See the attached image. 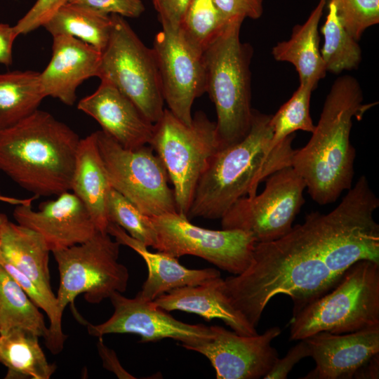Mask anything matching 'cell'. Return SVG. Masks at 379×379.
<instances>
[{"label":"cell","mask_w":379,"mask_h":379,"mask_svg":"<svg viewBox=\"0 0 379 379\" xmlns=\"http://www.w3.org/2000/svg\"><path fill=\"white\" fill-rule=\"evenodd\" d=\"M378 206L362 175L329 213L312 211L282 237L256 243L249 266L224 279L231 303L256 328L274 296L288 295L294 315L330 291L356 262L379 263Z\"/></svg>","instance_id":"cell-1"},{"label":"cell","mask_w":379,"mask_h":379,"mask_svg":"<svg viewBox=\"0 0 379 379\" xmlns=\"http://www.w3.org/2000/svg\"><path fill=\"white\" fill-rule=\"evenodd\" d=\"M358 81L338 77L326 97L308 142L295 149L291 166L306 184L311 198L321 205L335 202L352 186L356 152L350 142L352 119L360 120L376 102L363 103Z\"/></svg>","instance_id":"cell-2"},{"label":"cell","mask_w":379,"mask_h":379,"mask_svg":"<svg viewBox=\"0 0 379 379\" xmlns=\"http://www.w3.org/2000/svg\"><path fill=\"white\" fill-rule=\"evenodd\" d=\"M271 117L253 109L247 135L213 155L195 190L187 215L189 220L221 219L238 199L255 196L268 176L291 166L295 134L271 149Z\"/></svg>","instance_id":"cell-3"},{"label":"cell","mask_w":379,"mask_h":379,"mask_svg":"<svg viewBox=\"0 0 379 379\" xmlns=\"http://www.w3.org/2000/svg\"><path fill=\"white\" fill-rule=\"evenodd\" d=\"M80 138L50 113L37 109L0 131V170L37 196L71 190Z\"/></svg>","instance_id":"cell-4"},{"label":"cell","mask_w":379,"mask_h":379,"mask_svg":"<svg viewBox=\"0 0 379 379\" xmlns=\"http://www.w3.org/2000/svg\"><path fill=\"white\" fill-rule=\"evenodd\" d=\"M242 22H227L203 53L206 92L215 108L220 149L241 140L251 124L253 48L240 40Z\"/></svg>","instance_id":"cell-5"},{"label":"cell","mask_w":379,"mask_h":379,"mask_svg":"<svg viewBox=\"0 0 379 379\" xmlns=\"http://www.w3.org/2000/svg\"><path fill=\"white\" fill-rule=\"evenodd\" d=\"M290 340L324 331L347 333L379 326V263L361 260L328 293L293 315Z\"/></svg>","instance_id":"cell-6"},{"label":"cell","mask_w":379,"mask_h":379,"mask_svg":"<svg viewBox=\"0 0 379 379\" xmlns=\"http://www.w3.org/2000/svg\"><path fill=\"white\" fill-rule=\"evenodd\" d=\"M149 145L173 185L177 212L187 217L198 182L220 149L215 121L199 111L186 124L165 109Z\"/></svg>","instance_id":"cell-7"},{"label":"cell","mask_w":379,"mask_h":379,"mask_svg":"<svg viewBox=\"0 0 379 379\" xmlns=\"http://www.w3.org/2000/svg\"><path fill=\"white\" fill-rule=\"evenodd\" d=\"M112 18L110 37L102 52L98 77L115 86L154 124L165 109L153 50L142 42L124 17L112 14Z\"/></svg>","instance_id":"cell-8"},{"label":"cell","mask_w":379,"mask_h":379,"mask_svg":"<svg viewBox=\"0 0 379 379\" xmlns=\"http://www.w3.org/2000/svg\"><path fill=\"white\" fill-rule=\"evenodd\" d=\"M120 245L107 232L97 230L84 243L53 251L60 274L56 298L61 314L81 293L97 304L126 290L129 273L118 261Z\"/></svg>","instance_id":"cell-9"},{"label":"cell","mask_w":379,"mask_h":379,"mask_svg":"<svg viewBox=\"0 0 379 379\" xmlns=\"http://www.w3.org/2000/svg\"><path fill=\"white\" fill-rule=\"evenodd\" d=\"M95 133L113 189L149 217L178 213L166 170L150 145L126 149L102 130Z\"/></svg>","instance_id":"cell-10"},{"label":"cell","mask_w":379,"mask_h":379,"mask_svg":"<svg viewBox=\"0 0 379 379\" xmlns=\"http://www.w3.org/2000/svg\"><path fill=\"white\" fill-rule=\"evenodd\" d=\"M259 194L238 199L221 218L222 229L248 233L256 243L268 242L286 235L305 203L306 184L291 166L265 179Z\"/></svg>","instance_id":"cell-11"},{"label":"cell","mask_w":379,"mask_h":379,"mask_svg":"<svg viewBox=\"0 0 379 379\" xmlns=\"http://www.w3.org/2000/svg\"><path fill=\"white\" fill-rule=\"evenodd\" d=\"M157 234L154 249L175 258L190 255L207 260L233 275L251 264L255 239L239 230H209L192 224L184 215L151 217Z\"/></svg>","instance_id":"cell-12"},{"label":"cell","mask_w":379,"mask_h":379,"mask_svg":"<svg viewBox=\"0 0 379 379\" xmlns=\"http://www.w3.org/2000/svg\"><path fill=\"white\" fill-rule=\"evenodd\" d=\"M152 48L168 109L190 124L194 101L206 93L204 51L180 27H162L155 36Z\"/></svg>","instance_id":"cell-13"},{"label":"cell","mask_w":379,"mask_h":379,"mask_svg":"<svg viewBox=\"0 0 379 379\" xmlns=\"http://www.w3.org/2000/svg\"><path fill=\"white\" fill-rule=\"evenodd\" d=\"M114 312L106 321L93 325L87 323L88 332L95 337L110 333H131L140 337V343L171 338L185 349L207 341L213 336L211 326L190 324L176 319L166 310L138 295L129 298L114 292L109 298Z\"/></svg>","instance_id":"cell-14"},{"label":"cell","mask_w":379,"mask_h":379,"mask_svg":"<svg viewBox=\"0 0 379 379\" xmlns=\"http://www.w3.org/2000/svg\"><path fill=\"white\" fill-rule=\"evenodd\" d=\"M213 336L187 350L206 357L218 379H259L264 378L279 359L272 341L280 335L278 326L262 334L244 335L220 326H211Z\"/></svg>","instance_id":"cell-15"},{"label":"cell","mask_w":379,"mask_h":379,"mask_svg":"<svg viewBox=\"0 0 379 379\" xmlns=\"http://www.w3.org/2000/svg\"><path fill=\"white\" fill-rule=\"evenodd\" d=\"M13 215L18 224L40 234L51 252L84 243L97 231L84 204L69 191L41 203L38 211L19 204Z\"/></svg>","instance_id":"cell-16"},{"label":"cell","mask_w":379,"mask_h":379,"mask_svg":"<svg viewBox=\"0 0 379 379\" xmlns=\"http://www.w3.org/2000/svg\"><path fill=\"white\" fill-rule=\"evenodd\" d=\"M305 340L316 367L304 378H353L379 354V326L342 334L321 331Z\"/></svg>","instance_id":"cell-17"},{"label":"cell","mask_w":379,"mask_h":379,"mask_svg":"<svg viewBox=\"0 0 379 379\" xmlns=\"http://www.w3.org/2000/svg\"><path fill=\"white\" fill-rule=\"evenodd\" d=\"M100 81L94 93L80 100L77 108L93 118L102 131L123 147L136 149L149 145L154 124L115 86Z\"/></svg>","instance_id":"cell-18"},{"label":"cell","mask_w":379,"mask_h":379,"mask_svg":"<svg viewBox=\"0 0 379 379\" xmlns=\"http://www.w3.org/2000/svg\"><path fill=\"white\" fill-rule=\"evenodd\" d=\"M101 57L102 52L78 39L53 36L51 60L39 75L45 96L73 105L79 86L87 79L99 77Z\"/></svg>","instance_id":"cell-19"},{"label":"cell","mask_w":379,"mask_h":379,"mask_svg":"<svg viewBox=\"0 0 379 379\" xmlns=\"http://www.w3.org/2000/svg\"><path fill=\"white\" fill-rule=\"evenodd\" d=\"M107 232L121 245L135 251L146 263L147 277L137 294L145 300H154L173 289L201 284L220 277V271L215 268L189 269L181 265L177 258L158 251H149L147 246L114 223L109 222Z\"/></svg>","instance_id":"cell-20"},{"label":"cell","mask_w":379,"mask_h":379,"mask_svg":"<svg viewBox=\"0 0 379 379\" xmlns=\"http://www.w3.org/2000/svg\"><path fill=\"white\" fill-rule=\"evenodd\" d=\"M153 301L166 312L179 310L193 313L207 321L218 319L238 334H258L256 328L231 303L225 292L224 279L221 277L201 284L173 289Z\"/></svg>","instance_id":"cell-21"},{"label":"cell","mask_w":379,"mask_h":379,"mask_svg":"<svg viewBox=\"0 0 379 379\" xmlns=\"http://www.w3.org/2000/svg\"><path fill=\"white\" fill-rule=\"evenodd\" d=\"M112 189L95 132L80 139L71 190L87 208L96 230L107 232V200Z\"/></svg>","instance_id":"cell-22"},{"label":"cell","mask_w":379,"mask_h":379,"mask_svg":"<svg viewBox=\"0 0 379 379\" xmlns=\"http://www.w3.org/2000/svg\"><path fill=\"white\" fill-rule=\"evenodd\" d=\"M326 2L319 0L307 20L293 27L290 39L278 42L272 50L276 60L288 62L295 67L300 84H310L314 88L327 72L319 47L318 32Z\"/></svg>","instance_id":"cell-23"},{"label":"cell","mask_w":379,"mask_h":379,"mask_svg":"<svg viewBox=\"0 0 379 379\" xmlns=\"http://www.w3.org/2000/svg\"><path fill=\"white\" fill-rule=\"evenodd\" d=\"M42 237L34 230L9 220L0 241V255L35 284L51 290L49 253Z\"/></svg>","instance_id":"cell-24"},{"label":"cell","mask_w":379,"mask_h":379,"mask_svg":"<svg viewBox=\"0 0 379 379\" xmlns=\"http://www.w3.org/2000/svg\"><path fill=\"white\" fill-rule=\"evenodd\" d=\"M39 338L23 328L0 334V362L8 368L6 378H51L56 366L48 361Z\"/></svg>","instance_id":"cell-25"},{"label":"cell","mask_w":379,"mask_h":379,"mask_svg":"<svg viewBox=\"0 0 379 379\" xmlns=\"http://www.w3.org/2000/svg\"><path fill=\"white\" fill-rule=\"evenodd\" d=\"M43 27L52 36H70L102 52L110 37L112 18V15L66 2Z\"/></svg>","instance_id":"cell-26"},{"label":"cell","mask_w":379,"mask_h":379,"mask_svg":"<svg viewBox=\"0 0 379 379\" xmlns=\"http://www.w3.org/2000/svg\"><path fill=\"white\" fill-rule=\"evenodd\" d=\"M39 75L31 70L0 74V131L16 125L38 109L46 98Z\"/></svg>","instance_id":"cell-27"},{"label":"cell","mask_w":379,"mask_h":379,"mask_svg":"<svg viewBox=\"0 0 379 379\" xmlns=\"http://www.w3.org/2000/svg\"><path fill=\"white\" fill-rule=\"evenodd\" d=\"M14 328L28 330L45 339L48 335L44 315L0 265V334Z\"/></svg>","instance_id":"cell-28"},{"label":"cell","mask_w":379,"mask_h":379,"mask_svg":"<svg viewBox=\"0 0 379 379\" xmlns=\"http://www.w3.org/2000/svg\"><path fill=\"white\" fill-rule=\"evenodd\" d=\"M326 19L321 27L324 44L320 50L326 72L339 74L357 69L361 61V49L340 22L333 4L329 1Z\"/></svg>","instance_id":"cell-29"},{"label":"cell","mask_w":379,"mask_h":379,"mask_svg":"<svg viewBox=\"0 0 379 379\" xmlns=\"http://www.w3.org/2000/svg\"><path fill=\"white\" fill-rule=\"evenodd\" d=\"M314 89L312 85L300 84L290 99L280 107L274 115H272L271 149L296 131L313 132L315 125L311 118L310 107L312 92Z\"/></svg>","instance_id":"cell-30"},{"label":"cell","mask_w":379,"mask_h":379,"mask_svg":"<svg viewBox=\"0 0 379 379\" xmlns=\"http://www.w3.org/2000/svg\"><path fill=\"white\" fill-rule=\"evenodd\" d=\"M107 216L109 222L119 225L146 246H155L157 234L151 217L112 187L107 200Z\"/></svg>","instance_id":"cell-31"},{"label":"cell","mask_w":379,"mask_h":379,"mask_svg":"<svg viewBox=\"0 0 379 379\" xmlns=\"http://www.w3.org/2000/svg\"><path fill=\"white\" fill-rule=\"evenodd\" d=\"M226 24L214 0H190L180 28L204 51Z\"/></svg>","instance_id":"cell-32"},{"label":"cell","mask_w":379,"mask_h":379,"mask_svg":"<svg viewBox=\"0 0 379 379\" xmlns=\"http://www.w3.org/2000/svg\"><path fill=\"white\" fill-rule=\"evenodd\" d=\"M346 31L357 41L379 22V0H330Z\"/></svg>","instance_id":"cell-33"},{"label":"cell","mask_w":379,"mask_h":379,"mask_svg":"<svg viewBox=\"0 0 379 379\" xmlns=\"http://www.w3.org/2000/svg\"><path fill=\"white\" fill-rule=\"evenodd\" d=\"M67 2L104 14H116L124 18H138L145 10L141 0H67Z\"/></svg>","instance_id":"cell-34"},{"label":"cell","mask_w":379,"mask_h":379,"mask_svg":"<svg viewBox=\"0 0 379 379\" xmlns=\"http://www.w3.org/2000/svg\"><path fill=\"white\" fill-rule=\"evenodd\" d=\"M67 0H36L32 7L15 25L18 35L29 33L39 28Z\"/></svg>","instance_id":"cell-35"},{"label":"cell","mask_w":379,"mask_h":379,"mask_svg":"<svg viewBox=\"0 0 379 379\" xmlns=\"http://www.w3.org/2000/svg\"><path fill=\"white\" fill-rule=\"evenodd\" d=\"M225 23L246 18L257 20L263 13L264 0H214Z\"/></svg>","instance_id":"cell-36"},{"label":"cell","mask_w":379,"mask_h":379,"mask_svg":"<svg viewBox=\"0 0 379 379\" xmlns=\"http://www.w3.org/2000/svg\"><path fill=\"white\" fill-rule=\"evenodd\" d=\"M161 27H180L190 0H151Z\"/></svg>","instance_id":"cell-37"},{"label":"cell","mask_w":379,"mask_h":379,"mask_svg":"<svg viewBox=\"0 0 379 379\" xmlns=\"http://www.w3.org/2000/svg\"><path fill=\"white\" fill-rule=\"evenodd\" d=\"M310 356V350L305 339L292 347L281 359H278L265 379H286L294 366L301 359Z\"/></svg>","instance_id":"cell-38"},{"label":"cell","mask_w":379,"mask_h":379,"mask_svg":"<svg viewBox=\"0 0 379 379\" xmlns=\"http://www.w3.org/2000/svg\"><path fill=\"white\" fill-rule=\"evenodd\" d=\"M97 348L99 355L102 361L103 367L107 371L112 372L120 379H133L136 378L132 374L128 373L121 366L115 352L109 348L103 342L102 337L98 338Z\"/></svg>","instance_id":"cell-39"},{"label":"cell","mask_w":379,"mask_h":379,"mask_svg":"<svg viewBox=\"0 0 379 379\" xmlns=\"http://www.w3.org/2000/svg\"><path fill=\"white\" fill-rule=\"evenodd\" d=\"M18 35L13 26L0 23V64L9 67L13 63V45Z\"/></svg>","instance_id":"cell-40"},{"label":"cell","mask_w":379,"mask_h":379,"mask_svg":"<svg viewBox=\"0 0 379 379\" xmlns=\"http://www.w3.org/2000/svg\"><path fill=\"white\" fill-rule=\"evenodd\" d=\"M379 354L374 356L354 375L355 378H378Z\"/></svg>","instance_id":"cell-41"},{"label":"cell","mask_w":379,"mask_h":379,"mask_svg":"<svg viewBox=\"0 0 379 379\" xmlns=\"http://www.w3.org/2000/svg\"><path fill=\"white\" fill-rule=\"evenodd\" d=\"M8 220V219L6 215L2 213H0V241L3 227Z\"/></svg>","instance_id":"cell-42"}]
</instances>
